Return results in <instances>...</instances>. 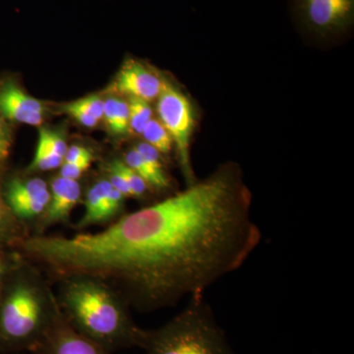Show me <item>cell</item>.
<instances>
[{"label":"cell","mask_w":354,"mask_h":354,"mask_svg":"<svg viewBox=\"0 0 354 354\" xmlns=\"http://www.w3.org/2000/svg\"><path fill=\"white\" fill-rule=\"evenodd\" d=\"M124 195L120 191L111 188L108 199H106V208H104V223L114 218L124 208Z\"/></svg>","instance_id":"cell-22"},{"label":"cell","mask_w":354,"mask_h":354,"mask_svg":"<svg viewBox=\"0 0 354 354\" xmlns=\"http://www.w3.org/2000/svg\"><path fill=\"white\" fill-rule=\"evenodd\" d=\"M3 197L16 218L32 221L44 215L50 203V191L39 177L14 178L7 183Z\"/></svg>","instance_id":"cell-7"},{"label":"cell","mask_w":354,"mask_h":354,"mask_svg":"<svg viewBox=\"0 0 354 354\" xmlns=\"http://www.w3.org/2000/svg\"><path fill=\"white\" fill-rule=\"evenodd\" d=\"M142 136L147 144L152 146L160 153H169L174 147V141L169 133L160 120L152 118L144 128Z\"/></svg>","instance_id":"cell-15"},{"label":"cell","mask_w":354,"mask_h":354,"mask_svg":"<svg viewBox=\"0 0 354 354\" xmlns=\"http://www.w3.org/2000/svg\"><path fill=\"white\" fill-rule=\"evenodd\" d=\"M135 149L140 153L142 158H144L151 174L153 176L152 187L158 190L167 189L169 186V180L162 167V160H160V153L153 148L152 146L147 144L146 142L137 144Z\"/></svg>","instance_id":"cell-14"},{"label":"cell","mask_w":354,"mask_h":354,"mask_svg":"<svg viewBox=\"0 0 354 354\" xmlns=\"http://www.w3.org/2000/svg\"><path fill=\"white\" fill-rule=\"evenodd\" d=\"M32 353L36 354H111L106 348L77 332L62 310Z\"/></svg>","instance_id":"cell-8"},{"label":"cell","mask_w":354,"mask_h":354,"mask_svg":"<svg viewBox=\"0 0 354 354\" xmlns=\"http://www.w3.org/2000/svg\"><path fill=\"white\" fill-rule=\"evenodd\" d=\"M109 178L108 180L111 186L120 193H122L125 197H132L131 190H130L129 186L125 181V179L118 174V171H114L113 169L108 167Z\"/></svg>","instance_id":"cell-26"},{"label":"cell","mask_w":354,"mask_h":354,"mask_svg":"<svg viewBox=\"0 0 354 354\" xmlns=\"http://www.w3.org/2000/svg\"><path fill=\"white\" fill-rule=\"evenodd\" d=\"M62 164H64V158L51 152L50 149L39 140L36 155L30 165V169L41 171H53L62 167Z\"/></svg>","instance_id":"cell-18"},{"label":"cell","mask_w":354,"mask_h":354,"mask_svg":"<svg viewBox=\"0 0 354 354\" xmlns=\"http://www.w3.org/2000/svg\"><path fill=\"white\" fill-rule=\"evenodd\" d=\"M46 111L43 102L26 94L13 81L0 87V113L6 120L38 127L44 123Z\"/></svg>","instance_id":"cell-10"},{"label":"cell","mask_w":354,"mask_h":354,"mask_svg":"<svg viewBox=\"0 0 354 354\" xmlns=\"http://www.w3.org/2000/svg\"><path fill=\"white\" fill-rule=\"evenodd\" d=\"M50 191V203L39 220V227L41 228L68 221L72 209L80 202L82 195L78 181L62 176L53 178Z\"/></svg>","instance_id":"cell-11"},{"label":"cell","mask_w":354,"mask_h":354,"mask_svg":"<svg viewBox=\"0 0 354 354\" xmlns=\"http://www.w3.org/2000/svg\"><path fill=\"white\" fill-rule=\"evenodd\" d=\"M39 140L43 142L51 152L55 153L58 157L64 158V160L65 153L68 150V146L59 134L46 129V128H41V131H39Z\"/></svg>","instance_id":"cell-20"},{"label":"cell","mask_w":354,"mask_h":354,"mask_svg":"<svg viewBox=\"0 0 354 354\" xmlns=\"http://www.w3.org/2000/svg\"><path fill=\"white\" fill-rule=\"evenodd\" d=\"M88 152H90V151L84 148L82 146L73 145L68 147V150H67L66 153H65L64 162H76V160L84 157V156Z\"/></svg>","instance_id":"cell-28"},{"label":"cell","mask_w":354,"mask_h":354,"mask_svg":"<svg viewBox=\"0 0 354 354\" xmlns=\"http://www.w3.org/2000/svg\"><path fill=\"white\" fill-rule=\"evenodd\" d=\"M160 329L145 330L140 348L147 354H234L204 295Z\"/></svg>","instance_id":"cell-4"},{"label":"cell","mask_w":354,"mask_h":354,"mask_svg":"<svg viewBox=\"0 0 354 354\" xmlns=\"http://www.w3.org/2000/svg\"><path fill=\"white\" fill-rule=\"evenodd\" d=\"M129 131L141 135L149 121L153 118L150 104L136 97H129Z\"/></svg>","instance_id":"cell-16"},{"label":"cell","mask_w":354,"mask_h":354,"mask_svg":"<svg viewBox=\"0 0 354 354\" xmlns=\"http://www.w3.org/2000/svg\"><path fill=\"white\" fill-rule=\"evenodd\" d=\"M62 111L71 115L81 125L87 128H95L99 124V121L93 118L78 102H70L65 104Z\"/></svg>","instance_id":"cell-21"},{"label":"cell","mask_w":354,"mask_h":354,"mask_svg":"<svg viewBox=\"0 0 354 354\" xmlns=\"http://www.w3.org/2000/svg\"><path fill=\"white\" fill-rule=\"evenodd\" d=\"M251 195L234 164L97 234L32 235L21 253L59 278L102 279L148 311L200 297L259 245Z\"/></svg>","instance_id":"cell-1"},{"label":"cell","mask_w":354,"mask_h":354,"mask_svg":"<svg viewBox=\"0 0 354 354\" xmlns=\"http://www.w3.org/2000/svg\"><path fill=\"white\" fill-rule=\"evenodd\" d=\"M11 146H12V134L6 118L0 113V164L6 162L10 155Z\"/></svg>","instance_id":"cell-23"},{"label":"cell","mask_w":354,"mask_h":354,"mask_svg":"<svg viewBox=\"0 0 354 354\" xmlns=\"http://www.w3.org/2000/svg\"><path fill=\"white\" fill-rule=\"evenodd\" d=\"M111 188L113 186L106 178L93 184L86 194L85 213L79 221V227L84 228L104 223V208Z\"/></svg>","instance_id":"cell-12"},{"label":"cell","mask_w":354,"mask_h":354,"mask_svg":"<svg viewBox=\"0 0 354 354\" xmlns=\"http://www.w3.org/2000/svg\"><path fill=\"white\" fill-rule=\"evenodd\" d=\"M11 268H13V266L10 265V261L4 251L0 249V293H1L9 274H10Z\"/></svg>","instance_id":"cell-27"},{"label":"cell","mask_w":354,"mask_h":354,"mask_svg":"<svg viewBox=\"0 0 354 354\" xmlns=\"http://www.w3.org/2000/svg\"><path fill=\"white\" fill-rule=\"evenodd\" d=\"M14 218H16L11 213L6 205L4 197L0 193V239H4L12 230Z\"/></svg>","instance_id":"cell-24"},{"label":"cell","mask_w":354,"mask_h":354,"mask_svg":"<svg viewBox=\"0 0 354 354\" xmlns=\"http://www.w3.org/2000/svg\"><path fill=\"white\" fill-rule=\"evenodd\" d=\"M93 160H94V156H93L92 153L88 152L84 157L76 160V162H64L62 167H60L59 176H64L65 178L77 180L91 167Z\"/></svg>","instance_id":"cell-19"},{"label":"cell","mask_w":354,"mask_h":354,"mask_svg":"<svg viewBox=\"0 0 354 354\" xmlns=\"http://www.w3.org/2000/svg\"><path fill=\"white\" fill-rule=\"evenodd\" d=\"M293 6L302 27L319 38L339 36L353 23L354 0H293Z\"/></svg>","instance_id":"cell-6"},{"label":"cell","mask_w":354,"mask_h":354,"mask_svg":"<svg viewBox=\"0 0 354 354\" xmlns=\"http://www.w3.org/2000/svg\"><path fill=\"white\" fill-rule=\"evenodd\" d=\"M20 268L7 278L0 293V348L32 351L60 308L38 272Z\"/></svg>","instance_id":"cell-3"},{"label":"cell","mask_w":354,"mask_h":354,"mask_svg":"<svg viewBox=\"0 0 354 354\" xmlns=\"http://www.w3.org/2000/svg\"><path fill=\"white\" fill-rule=\"evenodd\" d=\"M77 102L95 120L97 121L102 120V116H104V100L100 95H90V97H84V99L79 100Z\"/></svg>","instance_id":"cell-25"},{"label":"cell","mask_w":354,"mask_h":354,"mask_svg":"<svg viewBox=\"0 0 354 354\" xmlns=\"http://www.w3.org/2000/svg\"><path fill=\"white\" fill-rule=\"evenodd\" d=\"M157 100L158 120L171 135L184 177L188 185H192L195 183L190 162L191 137L194 129L192 104L189 99L167 79H164Z\"/></svg>","instance_id":"cell-5"},{"label":"cell","mask_w":354,"mask_h":354,"mask_svg":"<svg viewBox=\"0 0 354 354\" xmlns=\"http://www.w3.org/2000/svg\"><path fill=\"white\" fill-rule=\"evenodd\" d=\"M108 167L118 171L125 179L130 190H131L132 197L142 198L145 196L147 190H148V184L138 174H136L127 165H125L123 160H114L109 162Z\"/></svg>","instance_id":"cell-17"},{"label":"cell","mask_w":354,"mask_h":354,"mask_svg":"<svg viewBox=\"0 0 354 354\" xmlns=\"http://www.w3.org/2000/svg\"><path fill=\"white\" fill-rule=\"evenodd\" d=\"M57 302L70 325L109 353L139 346L145 330L133 321L129 304L102 279L62 278Z\"/></svg>","instance_id":"cell-2"},{"label":"cell","mask_w":354,"mask_h":354,"mask_svg":"<svg viewBox=\"0 0 354 354\" xmlns=\"http://www.w3.org/2000/svg\"><path fill=\"white\" fill-rule=\"evenodd\" d=\"M162 84L164 79L145 65L136 60H128L120 69L111 88L118 94L150 102L158 99Z\"/></svg>","instance_id":"cell-9"},{"label":"cell","mask_w":354,"mask_h":354,"mask_svg":"<svg viewBox=\"0 0 354 354\" xmlns=\"http://www.w3.org/2000/svg\"><path fill=\"white\" fill-rule=\"evenodd\" d=\"M109 131L116 136L129 131V104L118 97H111L104 101V116Z\"/></svg>","instance_id":"cell-13"}]
</instances>
